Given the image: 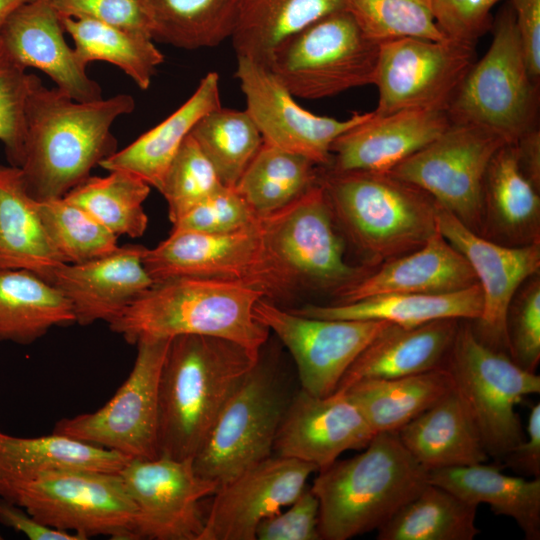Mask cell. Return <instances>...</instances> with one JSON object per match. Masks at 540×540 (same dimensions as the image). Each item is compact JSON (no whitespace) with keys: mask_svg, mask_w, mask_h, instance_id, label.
<instances>
[{"mask_svg":"<svg viewBox=\"0 0 540 540\" xmlns=\"http://www.w3.org/2000/svg\"><path fill=\"white\" fill-rule=\"evenodd\" d=\"M293 394L278 369L260 356L193 457L195 472L221 486L271 456Z\"/></svg>","mask_w":540,"mask_h":540,"instance_id":"10","label":"cell"},{"mask_svg":"<svg viewBox=\"0 0 540 540\" xmlns=\"http://www.w3.org/2000/svg\"><path fill=\"white\" fill-rule=\"evenodd\" d=\"M344 9L371 40L447 38L437 26L432 0H342Z\"/></svg>","mask_w":540,"mask_h":540,"instance_id":"44","label":"cell"},{"mask_svg":"<svg viewBox=\"0 0 540 540\" xmlns=\"http://www.w3.org/2000/svg\"><path fill=\"white\" fill-rule=\"evenodd\" d=\"M257 218L235 188L224 186L180 217L171 231L228 233L249 226Z\"/></svg>","mask_w":540,"mask_h":540,"instance_id":"48","label":"cell"},{"mask_svg":"<svg viewBox=\"0 0 540 540\" xmlns=\"http://www.w3.org/2000/svg\"><path fill=\"white\" fill-rule=\"evenodd\" d=\"M318 468L272 454L218 487L199 540H256L259 524L290 505Z\"/></svg>","mask_w":540,"mask_h":540,"instance_id":"20","label":"cell"},{"mask_svg":"<svg viewBox=\"0 0 540 540\" xmlns=\"http://www.w3.org/2000/svg\"><path fill=\"white\" fill-rule=\"evenodd\" d=\"M452 390L451 375L443 366L409 376L361 380L342 393L377 434L397 432Z\"/></svg>","mask_w":540,"mask_h":540,"instance_id":"34","label":"cell"},{"mask_svg":"<svg viewBox=\"0 0 540 540\" xmlns=\"http://www.w3.org/2000/svg\"><path fill=\"white\" fill-rule=\"evenodd\" d=\"M478 284L466 258L437 230L421 247L388 260L338 292V303L389 293L441 294Z\"/></svg>","mask_w":540,"mask_h":540,"instance_id":"25","label":"cell"},{"mask_svg":"<svg viewBox=\"0 0 540 540\" xmlns=\"http://www.w3.org/2000/svg\"><path fill=\"white\" fill-rule=\"evenodd\" d=\"M460 321L446 318L412 327L389 323L350 365L335 392L342 393L365 379L403 377L443 367Z\"/></svg>","mask_w":540,"mask_h":540,"instance_id":"26","label":"cell"},{"mask_svg":"<svg viewBox=\"0 0 540 540\" xmlns=\"http://www.w3.org/2000/svg\"><path fill=\"white\" fill-rule=\"evenodd\" d=\"M48 2L59 17L93 20L152 38L142 0H48Z\"/></svg>","mask_w":540,"mask_h":540,"instance_id":"49","label":"cell"},{"mask_svg":"<svg viewBox=\"0 0 540 540\" xmlns=\"http://www.w3.org/2000/svg\"><path fill=\"white\" fill-rule=\"evenodd\" d=\"M285 511L264 519L256 531L258 540H321L318 530L319 503L311 488L302 493Z\"/></svg>","mask_w":540,"mask_h":540,"instance_id":"51","label":"cell"},{"mask_svg":"<svg viewBox=\"0 0 540 540\" xmlns=\"http://www.w3.org/2000/svg\"><path fill=\"white\" fill-rule=\"evenodd\" d=\"M334 222L320 182L282 209L260 217L265 244L293 292L337 294L369 273L346 261Z\"/></svg>","mask_w":540,"mask_h":540,"instance_id":"11","label":"cell"},{"mask_svg":"<svg viewBox=\"0 0 540 540\" xmlns=\"http://www.w3.org/2000/svg\"><path fill=\"white\" fill-rule=\"evenodd\" d=\"M378 54L379 43L341 9L284 39L267 67L295 98L315 100L375 85Z\"/></svg>","mask_w":540,"mask_h":540,"instance_id":"9","label":"cell"},{"mask_svg":"<svg viewBox=\"0 0 540 540\" xmlns=\"http://www.w3.org/2000/svg\"><path fill=\"white\" fill-rule=\"evenodd\" d=\"M482 307V291L479 284H475L449 293H389L351 303L307 304L291 311L313 318L381 320L412 327L446 318L474 321L480 317Z\"/></svg>","mask_w":540,"mask_h":540,"instance_id":"31","label":"cell"},{"mask_svg":"<svg viewBox=\"0 0 540 540\" xmlns=\"http://www.w3.org/2000/svg\"><path fill=\"white\" fill-rule=\"evenodd\" d=\"M37 78L15 61L0 41V142L9 163L17 167L24 157L26 103Z\"/></svg>","mask_w":540,"mask_h":540,"instance_id":"46","label":"cell"},{"mask_svg":"<svg viewBox=\"0 0 540 540\" xmlns=\"http://www.w3.org/2000/svg\"><path fill=\"white\" fill-rule=\"evenodd\" d=\"M376 435L344 393L316 397L294 392L278 429L273 453L329 466L345 451L365 448Z\"/></svg>","mask_w":540,"mask_h":540,"instance_id":"21","label":"cell"},{"mask_svg":"<svg viewBox=\"0 0 540 540\" xmlns=\"http://www.w3.org/2000/svg\"><path fill=\"white\" fill-rule=\"evenodd\" d=\"M131 460L118 452L52 432L18 437L0 429V478L27 480L59 470L118 473Z\"/></svg>","mask_w":540,"mask_h":540,"instance_id":"33","label":"cell"},{"mask_svg":"<svg viewBox=\"0 0 540 540\" xmlns=\"http://www.w3.org/2000/svg\"><path fill=\"white\" fill-rule=\"evenodd\" d=\"M64 33L48 0H37L21 6L6 20L0 41L18 64L42 71L73 99L102 98L101 86L88 76L87 66L68 45Z\"/></svg>","mask_w":540,"mask_h":540,"instance_id":"24","label":"cell"},{"mask_svg":"<svg viewBox=\"0 0 540 540\" xmlns=\"http://www.w3.org/2000/svg\"><path fill=\"white\" fill-rule=\"evenodd\" d=\"M486 463L432 470L428 482L476 507L487 504L515 520L527 540H539L540 478L508 475L502 463Z\"/></svg>","mask_w":540,"mask_h":540,"instance_id":"30","label":"cell"},{"mask_svg":"<svg viewBox=\"0 0 540 540\" xmlns=\"http://www.w3.org/2000/svg\"><path fill=\"white\" fill-rule=\"evenodd\" d=\"M525 438L500 461L524 477L540 478V404L532 406Z\"/></svg>","mask_w":540,"mask_h":540,"instance_id":"53","label":"cell"},{"mask_svg":"<svg viewBox=\"0 0 540 540\" xmlns=\"http://www.w3.org/2000/svg\"><path fill=\"white\" fill-rule=\"evenodd\" d=\"M2 539H3V537H2L1 534H0V540H2Z\"/></svg>","mask_w":540,"mask_h":540,"instance_id":"57","label":"cell"},{"mask_svg":"<svg viewBox=\"0 0 540 540\" xmlns=\"http://www.w3.org/2000/svg\"><path fill=\"white\" fill-rule=\"evenodd\" d=\"M319 182L310 159L263 141L235 189L258 217L290 204Z\"/></svg>","mask_w":540,"mask_h":540,"instance_id":"40","label":"cell"},{"mask_svg":"<svg viewBox=\"0 0 540 540\" xmlns=\"http://www.w3.org/2000/svg\"><path fill=\"white\" fill-rule=\"evenodd\" d=\"M145 250L143 245L127 244L106 256L55 270L51 284L71 304L75 323L109 324L153 285L143 264Z\"/></svg>","mask_w":540,"mask_h":540,"instance_id":"23","label":"cell"},{"mask_svg":"<svg viewBox=\"0 0 540 540\" xmlns=\"http://www.w3.org/2000/svg\"><path fill=\"white\" fill-rule=\"evenodd\" d=\"M428 483V471L397 432L377 433L358 455L335 460L310 486L324 540H348L383 526Z\"/></svg>","mask_w":540,"mask_h":540,"instance_id":"4","label":"cell"},{"mask_svg":"<svg viewBox=\"0 0 540 540\" xmlns=\"http://www.w3.org/2000/svg\"><path fill=\"white\" fill-rule=\"evenodd\" d=\"M0 497L83 540H135L136 507L119 473L59 470L27 480L0 478Z\"/></svg>","mask_w":540,"mask_h":540,"instance_id":"8","label":"cell"},{"mask_svg":"<svg viewBox=\"0 0 540 540\" xmlns=\"http://www.w3.org/2000/svg\"><path fill=\"white\" fill-rule=\"evenodd\" d=\"M531 78L540 79V0H508Z\"/></svg>","mask_w":540,"mask_h":540,"instance_id":"52","label":"cell"},{"mask_svg":"<svg viewBox=\"0 0 540 540\" xmlns=\"http://www.w3.org/2000/svg\"><path fill=\"white\" fill-rule=\"evenodd\" d=\"M37 209L52 246L65 264L97 259L119 247L118 236L64 197L37 201Z\"/></svg>","mask_w":540,"mask_h":540,"instance_id":"43","label":"cell"},{"mask_svg":"<svg viewBox=\"0 0 540 540\" xmlns=\"http://www.w3.org/2000/svg\"><path fill=\"white\" fill-rule=\"evenodd\" d=\"M226 187L235 188L263 138L246 110L215 108L190 132Z\"/></svg>","mask_w":540,"mask_h":540,"instance_id":"42","label":"cell"},{"mask_svg":"<svg viewBox=\"0 0 540 540\" xmlns=\"http://www.w3.org/2000/svg\"><path fill=\"white\" fill-rule=\"evenodd\" d=\"M335 221L371 263L421 247L437 230L438 204L390 172H336L319 167Z\"/></svg>","mask_w":540,"mask_h":540,"instance_id":"5","label":"cell"},{"mask_svg":"<svg viewBox=\"0 0 540 540\" xmlns=\"http://www.w3.org/2000/svg\"><path fill=\"white\" fill-rule=\"evenodd\" d=\"M211 162L189 134L173 158L161 189L175 223L195 205L223 188Z\"/></svg>","mask_w":540,"mask_h":540,"instance_id":"45","label":"cell"},{"mask_svg":"<svg viewBox=\"0 0 540 540\" xmlns=\"http://www.w3.org/2000/svg\"><path fill=\"white\" fill-rule=\"evenodd\" d=\"M260 356L220 337L171 338L158 385L159 455L193 459Z\"/></svg>","mask_w":540,"mask_h":540,"instance_id":"2","label":"cell"},{"mask_svg":"<svg viewBox=\"0 0 540 540\" xmlns=\"http://www.w3.org/2000/svg\"><path fill=\"white\" fill-rule=\"evenodd\" d=\"M37 0H0V30L6 20L21 6Z\"/></svg>","mask_w":540,"mask_h":540,"instance_id":"56","label":"cell"},{"mask_svg":"<svg viewBox=\"0 0 540 540\" xmlns=\"http://www.w3.org/2000/svg\"><path fill=\"white\" fill-rule=\"evenodd\" d=\"M60 20L85 66L94 61L111 63L142 90L149 88L158 66L164 62L154 40L146 35L88 19Z\"/></svg>","mask_w":540,"mask_h":540,"instance_id":"39","label":"cell"},{"mask_svg":"<svg viewBox=\"0 0 540 540\" xmlns=\"http://www.w3.org/2000/svg\"><path fill=\"white\" fill-rule=\"evenodd\" d=\"M62 264L20 167L0 165V270H28L51 283Z\"/></svg>","mask_w":540,"mask_h":540,"instance_id":"32","label":"cell"},{"mask_svg":"<svg viewBox=\"0 0 540 540\" xmlns=\"http://www.w3.org/2000/svg\"><path fill=\"white\" fill-rule=\"evenodd\" d=\"M510 358L521 368L536 372L540 361V279L536 274L517 290L506 316Z\"/></svg>","mask_w":540,"mask_h":540,"instance_id":"47","label":"cell"},{"mask_svg":"<svg viewBox=\"0 0 540 540\" xmlns=\"http://www.w3.org/2000/svg\"><path fill=\"white\" fill-rule=\"evenodd\" d=\"M151 37L178 48L215 47L231 38L240 0H142Z\"/></svg>","mask_w":540,"mask_h":540,"instance_id":"37","label":"cell"},{"mask_svg":"<svg viewBox=\"0 0 540 540\" xmlns=\"http://www.w3.org/2000/svg\"><path fill=\"white\" fill-rule=\"evenodd\" d=\"M491 29L490 47L473 63L446 113L451 123L477 126L515 143L537 126L539 84L530 76L509 2Z\"/></svg>","mask_w":540,"mask_h":540,"instance_id":"6","label":"cell"},{"mask_svg":"<svg viewBox=\"0 0 540 540\" xmlns=\"http://www.w3.org/2000/svg\"><path fill=\"white\" fill-rule=\"evenodd\" d=\"M439 232L468 261L483 295L478 319L471 323L476 337L489 347L509 355L506 316L520 286L539 274L540 242L521 246L497 243L470 230L438 205Z\"/></svg>","mask_w":540,"mask_h":540,"instance_id":"19","label":"cell"},{"mask_svg":"<svg viewBox=\"0 0 540 540\" xmlns=\"http://www.w3.org/2000/svg\"><path fill=\"white\" fill-rule=\"evenodd\" d=\"M267 294L221 279L177 277L155 282L108 325L128 343L184 334L231 340L260 355L270 331L254 316Z\"/></svg>","mask_w":540,"mask_h":540,"instance_id":"3","label":"cell"},{"mask_svg":"<svg viewBox=\"0 0 540 540\" xmlns=\"http://www.w3.org/2000/svg\"><path fill=\"white\" fill-rule=\"evenodd\" d=\"M341 9L342 0H240L231 35L236 55L267 66L284 39Z\"/></svg>","mask_w":540,"mask_h":540,"instance_id":"36","label":"cell"},{"mask_svg":"<svg viewBox=\"0 0 540 540\" xmlns=\"http://www.w3.org/2000/svg\"><path fill=\"white\" fill-rule=\"evenodd\" d=\"M72 323L71 304L54 285L28 270H0V341L28 345Z\"/></svg>","mask_w":540,"mask_h":540,"instance_id":"35","label":"cell"},{"mask_svg":"<svg viewBox=\"0 0 540 540\" xmlns=\"http://www.w3.org/2000/svg\"><path fill=\"white\" fill-rule=\"evenodd\" d=\"M518 161L524 175L540 188V131L538 126L524 133L515 143Z\"/></svg>","mask_w":540,"mask_h":540,"instance_id":"55","label":"cell"},{"mask_svg":"<svg viewBox=\"0 0 540 540\" xmlns=\"http://www.w3.org/2000/svg\"><path fill=\"white\" fill-rule=\"evenodd\" d=\"M109 172L105 177L89 176L64 198L84 209L116 236L140 237L148 225L143 203L150 186L132 173Z\"/></svg>","mask_w":540,"mask_h":540,"instance_id":"41","label":"cell"},{"mask_svg":"<svg viewBox=\"0 0 540 540\" xmlns=\"http://www.w3.org/2000/svg\"><path fill=\"white\" fill-rule=\"evenodd\" d=\"M477 507L427 483L377 530V540H473Z\"/></svg>","mask_w":540,"mask_h":540,"instance_id":"38","label":"cell"},{"mask_svg":"<svg viewBox=\"0 0 540 540\" xmlns=\"http://www.w3.org/2000/svg\"><path fill=\"white\" fill-rule=\"evenodd\" d=\"M506 144L477 126L451 123L428 145L389 172L416 185L470 230L483 236V183L496 151Z\"/></svg>","mask_w":540,"mask_h":540,"instance_id":"14","label":"cell"},{"mask_svg":"<svg viewBox=\"0 0 540 540\" xmlns=\"http://www.w3.org/2000/svg\"><path fill=\"white\" fill-rule=\"evenodd\" d=\"M0 523L30 540H83L79 535L47 526L22 507L0 497Z\"/></svg>","mask_w":540,"mask_h":540,"instance_id":"54","label":"cell"},{"mask_svg":"<svg viewBox=\"0 0 540 540\" xmlns=\"http://www.w3.org/2000/svg\"><path fill=\"white\" fill-rule=\"evenodd\" d=\"M170 340L139 339L133 368L114 396L94 412L60 419L53 432L129 459L158 457V385Z\"/></svg>","mask_w":540,"mask_h":540,"instance_id":"13","label":"cell"},{"mask_svg":"<svg viewBox=\"0 0 540 540\" xmlns=\"http://www.w3.org/2000/svg\"><path fill=\"white\" fill-rule=\"evenodd\" d=\"M220 106L219 76L209 72L176 111L99 165L108 171L132 173L160 192L167 170L185 138L201 117Z\"/></svg>","mask_w":540,"mask_h":540,"instance_id":"28","label":"cell"},{"mask_svg":"<svg viewBox=\"0 0 540 540\" xmlns=\"http://www.w3.org/2000/svg\"><path fill=\"white\" fill-rule=\"evenodd\" d=\"M235 76L245 96V110L263 141L319 167L329 166L333 142L372 114L355 113L344 120L313 114L297 103L267 66L243 57H237Z\"/></svg>","mask_w":540,"mask_h":540,"instance_id":"18","label":"cell"},{"mask_svg":"<svg viewBox=\"0 0 540 540\" xmlns=\"http://www.w3.org/2000/svg\"><path fill=\"white\" fill-rule=\"evenodd\" d=\"M451 124L444 110L404 109L372 114L341 134L331 146V162L323 167L336 172H389L428 145Z\"/></svg>","mask_w":540,"mask_h":540,"instance_id":"22","label":"cell"},{"mask_svg":"<svg viewBox=\"0 0 540 540\" xmlns=\"http://www.w3.org/2000/svg\"><path fill=\"white\" fill-rule=\"evenodd\" d=\"M444 366L487 454L500 462L525 438L515 407L540 392V377L480 341L467 320L460 321Z\"/></svg>","mask_w":540,"mask_h":540,"instance_id":"7","label":"cell"},{"mask_svg":"<svg viewBox=\"0 0 540 540\" xmlns=\"http://www.w3.org/2000/svg\"><path fill=\"white\" fill-rule=\"evenodd\" d=\"M118 473L136 507L135 540H199L201 501L219 485L199 476L191 458L131 459Z\"/></svg>","mask_w":540,"mask_h":540,"instance_id":"17","label":"cell"},{"mask_svg":"<svg viewBox=\"0 0 540 540\" xmlns=\"http://www.w3.org/2000/svg\"><path fill=\"white\" fill-rule=\"evenodd\" d=\"M475 61L474 43L448 37L381 42L375 82L379 100L374 114L404 109L446 111Z\"/></svg>","mask_w":540,"mask_h":540,"instance_id":"15","label":"cell"},{"mask_svg":"<svg viewBox=\"0 0 540 540\" xmlns=\"http://www.w3.org/2000/svg\"><path fill=\"white\" fill-rule=\"evenodd\" d=\"M131 95L78 101L37 78L25 108L24 157L20 169L29 195L64 197L91 170L117 151L114 121L134 110Z\"/></svg>","mask_w":540,"mask_h":540,"instance_id":"1","label":"cell"},{"mask_svg":"<svg viewBox=\"0 0 540 540\" xmlns=\"http://www.w3.org/2000/svg\"><path fill=\"white\" fill-rule=\"evenodd\" d=\"M397 435L428 472L489 459L478 430L454 389L401 427Z\"/></svg>","mask_w":540,"mask_h":540,"instance_id":"27","label":"cell"},{"mask_svg":"<svg viewBox=\"0 0 540 540\" xmlns=\"http://www.w3.org/2000/svg\"><path fill=\"white\" fill-rule=\"evenodd\" d=\"M143 264L154 283L201 277L246 283L268 299L293 292L265 244L260 217L228 233L171 231L157 246L146 248Z\"/></svg>","mask_w":540,"mask_h":540,"instance_id":"12","label":"cell"},{"mask_svg":"<svg viewBox=\"0 0 540 540\" xmlns=\"http://www.w3.org/2000/svg\"><path fill=\"white\" fill-rule=\"evenodd\" d=\"M483 236L521 246L540 242V198L524 175L514 143L501 146L492 157L483 183Z\"/></svg>","mask_w":540,"mask_h":540,"instance_id":"29","label":"cell"},{"mask_svg":"<svg viewBox=\"0 0 540 540\" xmlns=\"http://www.w3.org/2000/svg\"><path fill=\"white\" fill-rule=\"evenodd\" d=\"M501 0H432L435 22L448 38L476 43L492 27V8Z\"/></svg>","mask_w":540,"mask_h":540,"instance_id":"50","label":"cell"},{"mask_svg":"<svg viewBox=\"0 0 540 540\" xmlns=\"http://www.w3.org/2000/svg\"><path fill=\"white\" fill-rule=\"evenodd\" d=\"M254 316L292 355L301 389L316 397L334 393L350 365L389 324L306 317L266 298L255 304Z\"/></svg>","mask_w":540,"mask_h":540,"instance_id":"16","label":"cell"}]
</instances>
